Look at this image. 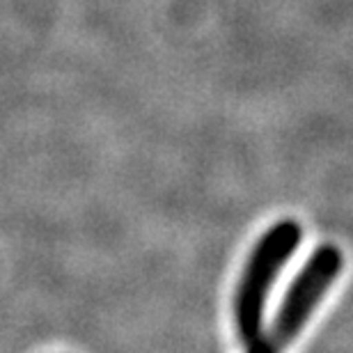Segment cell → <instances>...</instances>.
<instances>
[{"label":"cell","mask_w":353,"mask_h":353,"mask_svg":"<svg viewBox=\"0 0 353 353\" xmlns=\"http://www.w3.org/2000/svg\"><path fill=\"white\" fill-rule=\"evenodd\" d=\"M340 271L342 252L335 245H321L319 250L312 252L299 278L289 287L285 301L275 314L273 326L266 333H259L257 340L248 344V353H285V349L307 323L310 314L326 296Z\"/></svg>","instance_id":"obj_2"},{"label":"cell","mask_w":353,"mask_h":353,"mask_svg":"<svg viewBox=\"0 0 353 353\" xmlns=\"http://www.w3.org/2000/svg\"><path fill=\"white\" fill-rule=\"evenodd\" d=\"M301 236L299 223L280 221L257 241L234 299V319L241 342H255L262 333L268 292L275 282V275L299 248Z\"/></svg>","instance_id":"obj_1"}]
</instances>
